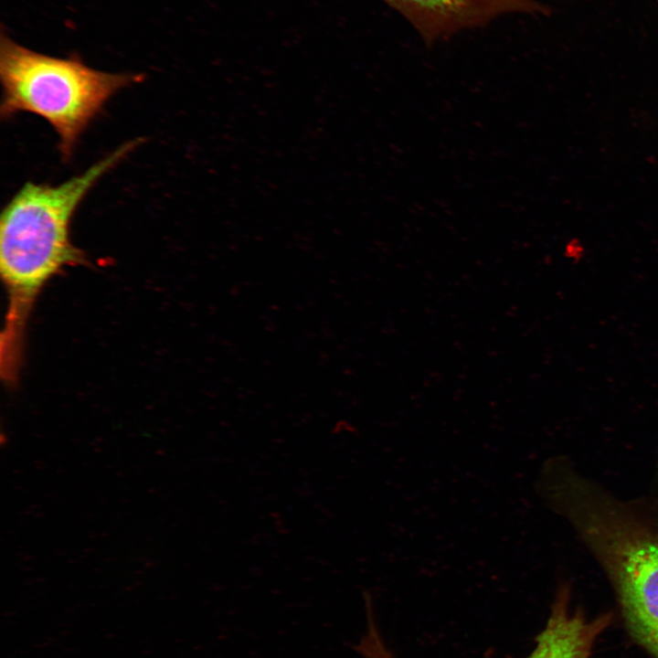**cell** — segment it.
I'll list each match as a JSON object with an SVG mask.
<instances>
[{"label": "cell", "instance_id": "6da1fadb", "mask_svg": "<svg viewBox=\"0 0 658 658\" xmlns=\"http://www.w3.org/2000/svg\"><path fill=\"white\" fill-rule=\"evenodd\" d=\"M129 141L82 174L50 186L26 183L2 210L0 271L7 293L1 334V374L13 385L22 364L27 323L48 281L66 266L84 261L69 234L79 205L106 173L140 143Z\"/></svg>", "mask_w": 658, "mask_h": 658}, {"label": "cell", "instance_id": "7a4b0ae2", "mask_svg": "<svg viewBox=\"0 0 658 658\" xmlns=\"http://www.w3.org/2000/svg\"><path fill=\"white\" fill-rule=\"evenodd\" d=\"M2 118L27 111L45 119L57 133L69 159L81 133L122 89L142 74L110 73L91 69L80 58H55L27 48L3 31L0 37Z\"/></svg>", "mask_w": 658, "mask_h": 658}, {"label": "cell", "instance_id": "3957f363", "mask_svg": "<svg viewBox=\"0 0 658 658\" xmlns=\"http://www.w3.org/2000/svg\"><path fill=\"white\" fill-rule=\"evenodd\" d=\"M611 534L608 562L628 629L658 658V538Z\"/></svg>", "mask_w": 658, "mask_h": 658}, {"label": "cell", "instance_id": "277c9868", "mask_svg": "<svg viewBox=\"0 0 658 658\" xmlns=\"http://www.w3.org/2000/svg\"><path fill=\"white\" fill-rule=\"evenodd\" d=\"M415 27L427 44L462 29L484 26L508 13H547L534 0H383Z\"/></svg>", "mask_w": 658, "mask_h": 658}, {"label": "cell", "instance_id": "5b68a950", "mask_svg": "<svg viewBox=\"0 0 658 658\" xmlns=\"http://www.w3.org/2000/svg\"><path fill=\"white\" fill-rule=\"evenodd\" d=\"M610 622V614L588 620L579 610L571 611L568 592L563 589L526 658H590L595 641Z\"/></svg>", "mask_w": 658, "mask_h": 658}]
</instances>
